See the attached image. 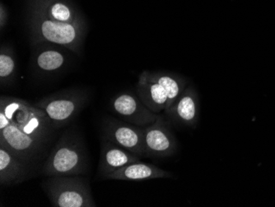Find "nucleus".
<instances>
[{"instance_id": "nucleus-1", "label": "nucleus", "mask_w": 275, "mask_h": 207, "mask_svg": "<svg viewBox=\"0 0 275 207\" xmlns=\"http://www.w3.org/2000/svg\"><path fill=\"white\" fill-rule=\"evenodd\" d=\"M51 121L44 111L19 99H1L0 146L28 164L42 149Z\"/></svg>"}, {"instance_id": "nucleus-2", "label": "nucleus", "mask_w": 275, "mask_h": 207, "mask_svg": "<svg viewBox=\"0 0 275 207\" xmlns=\"http://www.w3.org/2000/svg\"><path fill=\"white\" fill-rule=\"evenodd\" d=\"M89 159L83 140L77 132L69 130L62 134L43 165L46 177L74 176L85 173Z\"/></svg>"}, {"instance_id": "nucleus-3", "label": "nucleus", "mask_w": 275, "mask_h": 207, "mask_svg": "<svg viewBox=\"0 0 275 207\" xmlns=\"http://www.w3.org/2000/svg\"><path fill=\"white\" fill-rule=\"evenodd\" d=\"M42 188L53 207H96L89 181L79 175L48 177Z\"/></svg>"}, {"instance_id": "nucleus-4", "label": "nucleus", "mask_w": 275, "mask_h": 207, "mask_svg": "<svg viewBox=\"0 0 275 207\" xmlns=\"http://www.w3.org/2000/svg\"><path fill=\"white\" fill-rule=\"evenodd\" d=\"M102 128L103 137L138 156H145V127L108 116Z\"/></svg>"}, {"instance_id": "nucleus-5", "label": "nucleus", "mask_w": 275, "mask_h": 207, "mask_svg": "<svg viewBox=\"0 0 275 207\" xmlns=\"http://www.w3.org/2000/svg\"><path fill=\"white\" fill-rule=\"evenodd\" d=\"M177 139L163 115L145 127V156H171L177 152Z\"/></svg>"}, {"instance_id": "nucleus-6", "label": "nucleus", "mask_w": 275, "mask_h": 207, "mask_svg": "<svg viewBox=\"0 0 275 207\" xmlns=\"http://www.w3.org/2000/svg\"><path fill=\"white\" fill-rule=\"evenodd\" d=\"M111 110L121 120L138 127H146L158 120L161 114L153 113L144 104L139 97L123 94L111 102Z\"/></svg>"}, {"instance_id": "nucleus-7", "label": "nucleus", "mask_w": 275, "mask_h": 207, "mask_svg": "<svg viewBox=\"0 0 275 207\" xmlns=\"http://www.w3.org/2000/svg\"><path fill=\"white\" fill-rule=\"evenodd\" d=\"M83 98L78 97H51L37 102L35 107L44 111L55 127L69 123L83 109Z\"/></svg>"}, {"instance_id": "nucleus-8", "label": "nucleus", "mask_w": 275, "mask_h": 207, "mask_svg": "<svg viewBox=\"0 0 275 207\" xmlns=\"http://www.w3.org/2000/svg\"><path fill=\"white\" fill-rule=\"evenodd\" d=\"M138 161H140L139 156L102 137L98 167V174L101 178H104L115 170Z\"/></svg>"}, {"instance_id": "nucleus-9", "label": "nucleus", "mask_w": 275, "mask_h": 207, "mask_svg": "<svg viewBox=\"0 0 275 207\" xmlns=\"http://www.w3.org/2000/svg\"><path fill=\"white\" fill-rule=\"evenodd\" d=\"M164 113L174 123L194 128L197 125L200 116L197 95L190 90L183 92L172 103L171 108Z\"/></svg>"}, {"instance_id": "nucleus-10", "label": "nucleus", "mask_w": 275, "mask_h": 207, "mask_svg": "<svg viewBox=\"0 0 275 207\" xmlns=\"http://www.w3.org/2000/svg\"><path fill=\"white\" fill-rule=\"evenodd\" d=\"M173 178L171 172L162 169L154 164L134 162L127 164L106 176L105 180L145 181Z\"/></svg>"}, {"instance_id": "nucleus-11", "label": "nucleus", "mask_w": 275, "mask_h": 207, "mask_svg": "<svg viewBox=\"0 0 275 207\" xmlns=\"http://www.w3.org/2000/svg\"><path fill=\"white\" fill-rule=\"evenodd\" d=\"M27 164L4 146H0V184L15 185L25 180L28 173Z\"/></svg>"}, {"instance_id": "nucleus-12", "label": "nucleus", "mask_w": 275, "mask_h": 207, "mask_svg": "<svg viewBox=\"0 0 275 207\" xmlns=\"http://www.w3.org/2000/svg\"><path fill=\"white\" fill-rule=\"evenodd\" d=\"M40 32L45 40L63 46L72 45L78 38V31L70 22L46 20L40 25Z\"/></svg>"}, {"instance_id": "nucleus-13", "label": "nucleus", "mask_w": 275, "mask_h": 207, "mask_svg": "<svg viewBox=\"0 0 275 207\" xmlns=\"http://www.w3.org/2000/svg\"><path fill=\"white\" fill-rule=\"evenodd\" d=\"M139 99L153 113L161 114L166 111L168 97L165 89L160 84L142 78L139 84Z\"/></svg>"}, {"instance_id": "nucleus-14", "label": "nucleus", "mask_w": 275, "mask_h": 207, "mask_svg": "<svg viewBox=\"0 0 275 207\" xmlns=\"http://www.w3.org/2000/svg\"><path fill=\"white\" fill-rule=\"evenodd\" d=\"M144 78H147L148 80L152 81V82H156L158 84H160L161 86L163 87V89H165L167 97H168V101H167V106H166V111L164 113H166V111L168 110L169 108H171L176 100L181 96L183 90H182V87L180 85L178 81L175 78H171V76L162 75L159 77H156L155 78H151L149 77L144 75L143 76Z\"/></svg>"}, {"instance_id": "nucleus-15", "label": "nucleus", "mask_w": 275, "mask_h": 207, "mask_svg": "<svg viewBox=\"0 0 275 207\" xmlns=\"http://www.w3.org/2000/svg\"><path fill=\"white\" fill-rule=\"evenodd\" d=\"M64 56L56 51H44L37 58L38 66L47 71L59 69L64 64Z\"/></svg>"}, {"instance_id": "nucleus-16", "label": "nucleus", "mask_w": 275, "mask_h": 207, "mask_svg": "<svg viewBox=\"0 0 275 207\" xmlns=\"http://www.w3.org/2000/svg\"><path fill=\"white\" fill-rule=\"evenodd\" d=\"M15 64L11 56L2 53L0 56V77L5 78L14 72Z\"/></svg>"}, {"instance_id": "nucleus-17", "label": "nucleus", "mask_w": 275, "mask_h": 207, "mask_svg": "<svg viewBox=\"0 0 275 207\" xmlns=\"http://www.w3.org/2000/svg\"><path fill=\"white\" fill-rule=\"evenodd\" d=\"M51 16L58 22H68L70 20L71 14L70 9L62 3H55L51 8Z\"/></svg>"}]
</instances>
